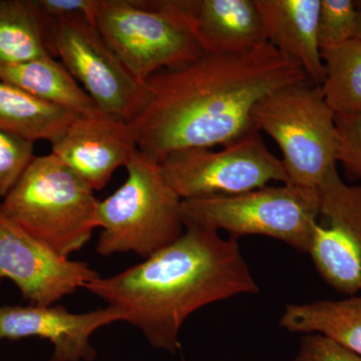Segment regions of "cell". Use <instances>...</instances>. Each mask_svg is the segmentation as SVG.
<instances>
[{
  "label": "cell",
  "instance_id": "30bf717a",
  "mask_svg": "<svg viewBox=\"0 0 361 361\" xmlns=\"http://www.w3.org/2000/svg\"><path fill=\"white\" fill-rule=\"evenodd\" d=\"M319 214L307 254L320 277L348 296L361 293V185H348L337 167L318 187Z\"/></svg>",
  "mask_w": 361,
  "mask_h": 361
},
{
  "label": "cell",
  "instance_id": "d4e9b609",
  "mask_svg": "<svg viewBox=\"0 0 361 361\" xmlns=\"http://www.w3.org/2000/svg\"><path fill=\"white\" fill-rule=\"evenodd\" d=\"M294 361H361L360 356L320 334H304Z\"/></svg>",
  "mask_w": 361,
  "mask_h": 361
},
{
  "label": "cell",
  "instance_id": "5b68a950",
  "mask_svg": "<svg viewBox=\"0 0 361 361\" xmlns=\"http://www.w3.org/2000/svg\"><path fill=\"white\" fill-rule=\"evenodd\" d=\"M122 186L99 201V255L134 252L145 259L170 245L185 231L182 199L169 187L160 163L137 149Z\"/></svg>",
  "mask_w": 361,
  "mask_h": 361
},
{
  "label": "cell",
  "instance_id": "603a6c76",
  "mask_svg": "<svg viewBox=\"0 0 361 361\" xmlns=\"http://www.w3.org/2000/svg\"><path fill=\"white\" fill-rule=\"evenodd\" d=\"M338 152L341 163L349 175L361 180V113L336 116Z\"/></svg>",
  "mask_w": 361,
  "mask_h": 361
},
{
  "label": "cell",
  "instance_id": "ba28073f",
  "mask_svg": "<svg viewBox=\"0 0 361 361\" xmlns=\"http://www.w3.org/2000/svg\"><path fill=\"white\" fill-rule=\"evenodd\" d=\"M160 168L183 201L245 193L270 182L289 183L281 159L271 153L258 130L217 151L177 152L161 161Z\"/></svg>",
  "mask_w": 361,
  "mask_h": 361
},
{
  "label": "cell",
  "instance_id": "6da1fadb",
  "mask_svg": "<svg viewBox=\"0 0 361 361\" xmlns=\"http://www.w3.org/2000/svg\"><path fill=\"white\" fill-rule=\"evenodd\" d=\"M305 80L301 66L270 44L241 54H203L149 78L129 125L137 149L161 163L184 149L238 141L256 130L252 111L263 97Z\"/></svg>",
  "mask_w": 361,
  "mask_h": 361
},
{
  "label": "cell",
  "instance_id": "7402d4cb",
  "mask_svg": "<svg viewBox=\"0 0 361 361\" xmlns=\"http://www.w3.org/2000/svg\"><path fill=\"white\" fill-rule=\"evenodd\" d=\"M35 158V142L0 130V203Z\"/></svg>",
  "mask_w": 361,
  "mask_h": 361
},
{
  "label": "cell",
  "instance_id": "2e32d148",
  "mask_svg": "<svg viewBox=\"0 0 361 361\" xmlns=\"http://www.w3.org/2000/svg\"><path fill=\"white\" fill-rule=\"evenodd\" d=\"M280 326L292 334H320L361 357V295L288 304Z\"/></svg>",
  "mask_w": 361,
  "mask_h": 361
},
{
  "label": "cell",
  "instance_id": "cb8c5ba5",
  "mask_svg": "<svg viewBox=\"0 0 361 361\" xmlns=\"http://www.w3.org/2000/svg\"><path fill=\"white\" fill-rule=\"evenodd\" d=\"M47 21L80 18L96 25L99 0H33Z\"/></svg>",
  "mask_w": 361,
  "mask_h": 361
},
{
  "label": "cell",
  "instance_id": "ffe728a7",
  "mask_svg": "<svg viewBox=\"0 0 361 361\" xmlns=\"http://www.w3.org/2000/svg\"><path fill=\"white\" fill-rule=\"evenodd\" d=\"M325 78L320 85L336 116L361 113V42L353 39L322 51Z\"/></svg>",
  "mask_w": 361,
  "mask_h": 361
},
{
  "label": "cell",
  "instance_id": "44dd1931",
  "mask_svg": "<svg viewBox=\"0 0 361 361\" xmlns=\"http://www.w3.org/2000/svg\"><path fill=\"white\" fill-rule=\"evenodd\" d=\"M357 30L356 0H320L317 33L320 51L355 39Z\"/></svg>",
  "mask_w": 361,
  "mask_h": 361
},
{
  "label": "cell",
  "instance_id": "4fadbf2b",
  "mask_svg": "<svg viewBox=\"0 0 361 361\" xmlns=\"http://www.w3.org/2000/svg\"><path fill=\"white\" fill-rule=\"evenodd\" d=\"M116 322L123 316L110 306L80 314L61 305L0 306V341L39 337L54 345L49 361H92L97 351L90 337Z\"/></svg>",
  "mask_w": 361,
  "mask_h": 361
},
{
  "label": "cell",
  "instance_id": "9a60e30c",
  "mask_svg": "<svg viewBox=\"0 0 361 361\" xmlns=\"http://www.w3.org/2000/svg\"><path fill=\"white\" fill-rule=\"evenodd\" d=\"M266 40L301 66L315 85L325 78L318 44L320 0H255Z\"/></svg>",
  "mask_w": 361,
  "mask_h": 361
},
{
  "label": "cell",
  "instance_id": "d6986e66",
  "mask_svg": "<svg viewBox=\"0 0 361 361\" xmlns=\"http://www.w3.org/2000/svg\"><path fill=\"white\" fill-rule=\"evenodd\" d=\"M47 56V23L33 0H0V68Z\"/></svg>",
  "mask_w": 361,
  "mask_h": 361
},
{
  "label": "cell",
  "instance_id": "9c48e42d",
  "mask_svg": "<svg viewBox=\"0 0 361 361\" xmlns=\"http://www.w3.org/2000/svg\"><path fill=\"white\" fill-rule=\"evenodd\" d=\"M45 23L51 56L59 59L99 110L129 123L141 106L145 84L116 58L97 26L80 18Z\"/></svg>",
  "mask_w": 361,
  "mask_h": 361
},
{
  "label": "cell",
  "instance_id": "277c9868",
  "mask_svg": "<svg viewBox=\"0 0 361 361\" xmlns=\"http://www.w3.org/2000/svg\"><path fill=\"white\" fill-rule=\"evenodd\" d=\"M96 26L142 85L159 71L180 68L204 54L190 25L187 0H99Z\"/></svg>",
  "mask_w": 361,
  "mask_h": 361
},
{
  "label": "cell",
  "instance_id": "e0dca14e",
  "mask_svg": "<svg viewBox=\"0 0 361 361\" xmlns=\"http://www.w3.org/2000/svg\"><path fill=\"white\" fill-rule=\"evenodd\" d=\"M0 80L78 116L102 113L70 71L52 56L1 68Z\"/></svg>",
  "mask_w": 361,
  "mask_h": 361
},
{
  "label": "cell",
  "instance_id": "3957f363",
  "mask_svg": "<svg viewBox=\"0 0 361 361\" xmlns=\"http://www.w3.org/2000/svg\"><path fill=\"white\" fill-rule=\"evenodd\" d=\"M94 190L52 154L35 156L18 184L0 203V213L68 258L97 228Z\"/></svg>",
  "mask_w": 361,
  "mask_h": 361
},
{
  "label": "cell",
  "instance_id": "5bb4252c",
  "mask_svg": "<svg viewBox=\"0 0 361 361\" xmlns=\"http://www.w3.org/2000/svg\"><path fill=\"white\" fill-rule=\"evenodd\" d=\"M187 11L204 54H241L268 44L255 0H187Z\"/></svg>",
  "mask_w": 361,
  "mask_h": 361
},
{
  "label": "cell",
  "instance_id": "7a4b0ae2",
  "mask_svg": "<svg viewBox=\"0 0 361 361\" xmlns=\"http://www.w3.org/2000/svg\"><path fill=\"white\" fill-rule=\"evenodd\" d=\"M141 330L153 348L175 353L183 324L197 310L259 292L238 240L189 226L144 262L85 285Z\"/></svg>",
  "mask_w": 361,
  "mask_h": 361
},
{
  "label": "cell",
  "instance_id": "ac0fdd59",
  "mask_svg": "<svg viewBox=\"0 0 361 361\" xmlns=\"http://www.w3.org/2000/svg\"><path fill=\"white\" fill-rule=\"evenodd\" d=\"M71 111L0 80V130L33 142H54L75 118Z\"/></svg>",
  "mask_w": 361,
  "mask_h": 361
},
{
  "label": "cell",
  "instance_id": "8992f818",
  "mask_svg": "<svg viewBox=\"0 0 361 361\" xmlns=\"http://www.w3.org/2000/svg\"><path fill=\"white\" fill-rule=\"evenodd\" d=\"M251 118L282 152L288 184L317 189L337 167L336 115L319 85L305 80L275 90L254 106Z\"/></svg>",
  "mask_w": 361,
  "mask_h": 361
},
{
  "label": "cell",
  "instance_id": "7c38bea8",
  "mask_svg": "<svg viewBox=\"0 0 361 361\" xmlns=\"http://www.w3.org/2000/svg\"><path fill=\"white\" fill-rule=\"evenodd\" d=\"M137 152L129 123L108 115L75 116L51 144L52 155L99 191L118 168L127 167Z\"/></svg>",
  "mask_w": 361,
  "mask_h": 361
},
{
  "label": "cell",
  "instance_id": "52a82bcc",
  "mask_svg": "<svg viewBox=\"0 0 361 361\" xmlns=\"http://www.w3.org/2000/svg\"><path fill=\"white\" fill-rule=\"evenodd\" d=\"M185 228L189 226L229 233L238 239L261 235L279 240L307 254L319 214V192L282 184L245 193L182 201Z\"/></svg>",
  "mask_w": 361,
  "mask_h": 361
},
{
  "label": "cell",
  "instance_id": "484cf974",
  "mask_svg": "<svg viewBox=\"0 0 361 361\" xmlns=\"http://www.w3.org/2000/svg\"><path fill=\"white\" fill-rule=\"evenodd\" d=\"M357 7V30H356L355 39L361 42V0H356Z\"/></svg>",
  "mask_w": 361,
  "mask_h": 361
},
{
  "label": "cell",
  "instance_id": "8fae6325",
  "mask_svg": "<svg viewBox=\"0 0 361 361\" xmlns=\"http://www.w3.org/2000/svg\"><path fill=\"white\" fill-rule=\"evenodd\" d=\"M99 276L87 263L61 257L0 213V282L13 281L26 300L51 306Z\"/></svg>",
  "mask_w": 361,
  "mask_h": 361
}]
</instances>
